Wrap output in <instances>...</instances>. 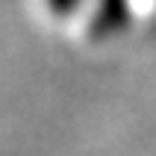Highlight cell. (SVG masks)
<instances>
[{
    "mask_svg": "<svg viewBox=\"0 0 156 156\" xmlns=\"http://www.w3.org/2000/svg\"><path fill=\"white\" fill-rule=\"evenodd\" d=\"M130 21V0H91V12L86 21V35L91 41H103L121 33Z\"/></svg>",
    "mask_w": 156,
    "mask_h": 156,
    "instance_id": "cell-1",
    "label": "cell"
},
{
    "mask_svg": "<svg viewBox=\"0 0 156 156\" xmlns=\"http://www.w3.org/2000/svg\"><path fill=\"white\" fill-rule=\"evenodd\" d=\"M44 3V9L50 12V15H56V18H68V15H74L86 0H41Z\"/></svg>",
    "mask_w": 156,
    "mask_h": 156,
    "instance_id": "cell-2",
    "label": "cell"
}]
</instances>
